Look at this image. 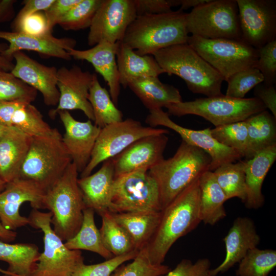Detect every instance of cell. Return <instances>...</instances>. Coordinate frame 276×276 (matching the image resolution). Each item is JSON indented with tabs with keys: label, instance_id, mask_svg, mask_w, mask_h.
<instances>
[{
	"label": "cell",
	"instance_id": "obj_1",
	"mask_svg": "<svg viewBox=\"0 0 276 276\" xmlns=\"http://www.w3.org/2000/svg\"><path fill=\"white\" fill-rule=\"evenodd\" d=\"M199 201L198 178L162 210L158 226L146 246L152 264H163L177 240L193 231L201 222Z\"/></svg>",
	"mask_w": 276,
	"mask_h": 276
},
{
	"label": "cell",
	"instance_id": "obj_2",
	"mask_svg": "<svg viewBox=\"0 0 276 276\" xmlns=\"http://www.w3.org/2000/svg\"><path fill=\"white\" fill-rule=\"evenodd\" d=\"M187 15L178 10L137 15L121 41L140 55H152L171 45L186 43L189 37Z\"/></svg>",
	"mask_w": 276,
	"mask_h": 276
},
{
	"label": "cell",
	"instance_id": "obj_3",
	"mask_svg": "<svg viewBox=\"0 0 276 276\" xmlns=\"http://www.w3.org/2000/svg\"><path fill=\"white\" fill-rule=\"evenodd\" d=\"M211 158L200 148L182 141L174 155L163 159L148 170L157 185L162 209L204 172Z\"/></svg>",
	"mask_w": 276,
	"mask_h": 276
},
{
	"label": "cell",
	"instance_id": "obj_4",
	"mask_svg": "<svg viewBox=\"0 0 276 276\" xmlns=\"http://www.w3.org/2000/svg\"><path fill=\"white\" fill-rule=\"evenodd\" d=\"M152 55L165 73L181 78L193 93L206 97L223 95L222 76L188 43L166 47Z\"/></svg>",
	"mask_w": 276,
	"mask_h": 276
},
{
	"label": "cell",
	"instance_id": "obj_5",
	"mask_svg": "<svg viewBox=\"0 0 276 276\" xmlns=\"http://www.w3.org/2000/svg\"><path fill=\"white\" fill-rule=\"evenodd\" d=\"M78 174L76 165L72 162L46 191L43 199V209L52 213L53 229L63 241L78 233L83 221L85 206L78 184Z\"/></svg>",
	"mask_w": 276,
	"mask_h": 276
},
{
	"label": "cell",
	"instance_id": "obj_6",
	"mask_svg": "<svg viewBox=\"0 0 276 276\" xmlns=\"http://www.w3.org/2000/svg\"><path fill=\"white\" fill-rule=\"evenodd\" d=\"M62 137L55 128L50 134L32 136L19 177L34 181L46 191L55 183L72 163Z\"/></svg>",
	"mask_w": 276,
	"mask_h": 276
},
{
	"label": "cell",
	"instance_id": "obj_7",
	"mask_svg": "<svg viewBox=\"0 0 276 276\" xmlns=\"http://www.w3.org/2000/svg\"><path fill=\"white\" fill-rule=\"evenodd\" d=\"M165 107L169 115L178 117L188 114L198 116L215 127L243 121L266 110L256 97L237 99L223 95L171 103Z\"/></svg>",
	"mask_w": 276,
	"mask_h": 276
},
{
	"label": "cell",
	"instance_id": "obj_8",
	"mask_svg": "<svg viewBox=\"0 0 276 276\" xmlns=\"http://www.w3.org/2000/svg\"><path fill=\"white\" fill-rule=\"evenodd\" d=\"M51 212L33 209L29 225L43 234L44 250L40 253L31 276H71L76 267L84 262L81 251L67 248L51 227Z\"/></svg>",
	"mask_w": 276,
	"mask_h": 276
},
{
	"label": "cell",
	"instance_id": "obj_9",
	"mask_svg": "<svg viewBox=\"0 0 276 276\" xmlns=\"http://www.w3.org/2000/svg\"><path fill=\"white\" fill-rule=\"evenodd\" d=\"M187 43L215 68L224 81L238 72L256 67L258 49L241 40L205 39L189 36Z\"/></svg>",
	"mask_w": 276,
	"mask_h": 276
},
{
	"label": "cell",
	"instance_id": "obj_10",
	"mask_svg": "<svg viewBox=\"0 0 276 276\" xmlns=\"http://www.w3.org/2000/svg\"><path fill=\"white\" fill-rule=\"evenodd\" d=\"M189 34L205 39L241 40L236 0H210L187 13Z\"/></svg>",
	"mask_w": 276,
	"mask_h": 276
},
{
	"label": "cell",
	"instance_id": "obj_11",
	"mask_svg": "<svg viewBox=\"0 0 276 276\" xmlns=\"http://www.w3.org/2000/svg\"><path fill=\"white\" fill-rule=\"evenodd\" d=\"M162 210L158 188L148 169H140L114 178L110 212Z\"/></svg>",
	"mask_w": 276,
	"mask_h": 276
},
{
	"label": "cell",
	"instance_id": "obj_12",
	"mask_svg": "<svg viewBox=\"0 0 276 276\" xmlns=\"http://www.w3.org/2000/svg\"><path fill=\"white\" fill-rule=\"evenodd\" d=\"M168 133L166 129L144 126L132 119L106 126L101 129L89 162L81 173L80 177L89 175L99 164L114 157L136 140L149 135Z\"/></svg>",
	"mask_w": 276,
	"mask_h": 276
},
{
	"label": "cell",
	"instance_id": "obj_13",
	"mask_svg": "<svg viewBox=\"0 0 276 276\" xmlns=\"http://www.w3.org/2000/svg\"><path fill=\"white\" fill-rule=\"evenodd\" d=\"M241 39L259 49L276 39L275 0H236Z\"/></svg>",
	"mask_w": 276,
	"mask_h": 276
},
{
	"label": "cell",
	"instance_id": "obj_14",
	"mask_svg": "<svg viewBox=\"0 0 276 276\" xmlns=\"http://www.w3.org/2000/svg\"><path fill=\"white\" fill-rule=\"evenodd\" d=\"M136 16L133 0H102L89 27L88 45L121 41Z\"/></svg>",
	"mask_w": 276,
	"mask_h": 276
},
{
	"label": "cell",
	"instance_id": "obj_15",
	"mask_svg": "<svg viewBox=\"0 0 276 276\" xmlns=\"http://www.w3.org/2000/svg\"><path fill=\"white\" fill-rule=\"evenodd\" d=\"M145 122L151 127L163 126L172 129L186 143L206 152L211 158L210 171H213L224 164L234 163L243 157L237 151L221 145L213 138L210 128L197 130L183 127L173 121L162 109L150 110Z\"/></svg>",
	"mask_w": 276,
	"mask_h": 276
},
{
	"label": "cell",
	"instance_id": "obj_16",
	"mask_svg": "<svg viewBox=\"0 0 276 276\" xmlns=\"http://www.w3.org/2000/svg\"><path fill=\"white\" fill-rule=\"evenodd\" d=\"M46 192L34 181L18 177L6 183L0 192V221L7 229L14 231L29 223L28 217L19 213L21 205L29 202L33 209H43Z\"/></svg>",
	"mask_w": 276,
	"mask_h": 276
},
{
	"label": "cell",
	"instance_id": "obj_17",
	"mask_svg": "<svg viewBox=\"0 0 276 276\" xmlns=\"http://www.w3.org/2000/svg\"><path fill=\"white\" fill-rule=\"evenodd\" d=\"M96 74L84 71L78 65L70 68L62 66L57 71V87L59 99L55 109L49 111L51 118L59 111L80 110L94 121L91 106L88 101L89 90Z\"/></svg>",
	"mask_w": 276,
	"mask_h": 276
},
{
	"label": "cell",
	"instance_id": "obj_18",
	"mask_svg": "<svg viewBox=\"0 0 276 276\" xmlns=\"http://www.w3.org/2000/svg\"><path fill=\"white\" fill-rule=\"evenodd\" d=\"M168 142L166 134L149 135L141 138L111 158L114 178L137 170L149 169L164 158Z\"/></svg>",
	"mask_w": 276,
	"mask_h": 276
},
{
	"label": "cell",
	"instance_id": "obj_19",
	"mask_svg": "<svg viewBox=\"0 0 276 276\" xmlns=\"http://www.w3.org/2000/svg\"><path fill=\"white\" fill-rule=\"evenodd\" d=\"M57 114L65 128L62 142L72 162L76 165L78 172L81 173L89 162L101 128L90 120L86 122L76 120L67 110L59 111Z\"/></svg>",
	"mask_w": 276,
	"mask_h": 276
},
{
	"label": "cell",
	"instance_id": "obj_20",
	"mask_svg": "<svg viewBox=\"0 0 276 276\" xmlns=\"http://www.w3.org/2000/svg\"><path fill=\"white\" fill-rule=\"evenodd\" d=\"M0 39L9 43L8 47L2 54L11 60L15 53L27 50L45 56L70 60L72 57L68 51L75 49L77 44L73 38H57L53 35L52 32L42 36H32L19 32L0 30Z\"/></svg>",
	"mask_w": 276,
	"mask_h": 276
},
{
	"label": "cell",
	"instance_id": "obj_21",
	"mask_svg": "<svg viewBox=\"0 0 276 276\" xmlns=\"http://www.w3.org/2000/svg\"><path fill=\"white\" fill-rule=\"evenodd\" d=\"M15 63L11 71L16 77L39 91L47 106L57 105L59 92L57 87V68L44 65L22 51L13 55Z\"/></svg>",
	"mask_w": 276,
	"mask_h": 276
},
{
	"label": "cell",
	"instance_id": "obj_22",
	"mask_svg": "<svg viewBox=\"0 0 276 276\" xmlns=\"http://www.w3.org/2000/svg\"><path fill=\"white\" fill-rule=\"evenodd\" d=\"M223 241L225 259L218 266L210 270V276L226 272L239 263L250 249L257 247L260 237L253 220L247 217H239L234 221Z\"/></svg>",
	"mask_w": 276,
	"mask_h": 276
},
{
	"label": "cell",
	"instance_id": "obj_23",
	"mask_svg": "<svg viewBox=\"0 0 276 276\" xmlns=\"http://www.w3.org/2000/svg\"><path fill=\"white\" fill-rule=\"evenodd\" d=\"M118 45L119 42L111 43L103 41L87 50L72 49L68 51L72 58L90 63L96 72L103 77L109 87V93L116 105L118 103L121 89L116 60Z\"/></svg>",
	"mask_w": 276,
	"mask_h": 276
},
{
	"label": "cell",
	"instance_id": "obj_24",
	"mask_svg": "<svg viewBox=\"0 0 276 276\" xmlns=\"http://www.w3.org/2000/svg\"><path fill=\"white\" fill-rule=\"evenodd\" d=\"M114 181L112 158L103 162L102 167L95 173L78 178V184L85 208H90L99 215L109 212Z\"/></svg>",
	"mask_w": 276,
	"mask_h": 276
},
{
	"label": "cell",
	"instance_id": "obj_25",
	"mask_svg": "<svg viewBox=\"0 0 276 276\" xmlns=\"http://www.w3.org/2000/svg\"><path fill=\"white\" fill-rule=\"evenodd\" d=\"M31 138L14 127H4L0 135V176L6 183L19 177Z\"/></svg>",
	"mask_w": 276,
	"mask_h": 276
},
{
	"label": "cell",
	"instance_id": "obj_26",
	"mask_svg": "<svg viewBox=\"0 0 276 276\" xmlns=\"http://www.w3.org/2000/svg\"><path fill=\"white\" fill-rule=\"evenodd\" d=\"M276 159V144L269 146L244 160L246 188L245 205L248 209H257L264 202L262 187L264 179Z\"/></svg>",
	"mask_w": 276,
	"mask_h": 276
},
{
	"label": "cell",
	"instance_id": "obj_27",
	"mask_svg": "<svg viewBox=\"0 0 276 276\" xmlns=\"http://www.w3.org/2000/svg\"><path fill=\"white\" fill-rule=\"evenodd\" d=\"M116 56L120 83L124 88L136 79L165 73L152 55H140L122 41L119 42Z\"/></svg>",
	"mask_w": 276,
	"mask_h": 276
},
{
	"label": "cell",
	"instance_id": "obj_28",
	"mask_svg": "<svg viewBox=\"0 0 276 276\" xmlns=\"http://www.w3.org/2000/svg\"><path fill=\"white\" fill-rule=\"evenodd\" d=\"M128 87L149 111L182 101L179 90L162 82L158 77L136 79L130 82Z\"/></svg>",
	"mask_w": 276,
	"mask_h": 276
},
{
	"label": "cell",
	"instance_id": "obj_29",
	"mask_svg": "<svg viewBox=\"0 0 276 276\" xmlns=\"http://www.w3.org/2000/svg\"><path fill=\"white\" fill-rule=\"evenodd\" d=\"M161 211L111 213L116 221L128 234L135 249L140 250L146 246L156 230L160 219Z\"/></svg>",
	"mask_w": 276,
	"mask_h": 276
},
{
	"label": "cell",
	"instance_id": "obj_30",
	"mask_svg": "<svg viewBox=\"0 0 276 276\" xmlns=\"http://www.w3.org/2000/svg\"><path fill=\"white\" fill-rule=\"evenodd\" d=\"M199 187L201 221L213 225L226 217L224 203L227 200L212 171L204 172L199 177Z\"/></svg>",
	"mask_w": 276,
	"mask_h": 276
},
{
	"label": "cell",
	"instance_id": "obj_31",
	"mask_svg": "<svg viewBox=\"0 0 276 276\" xmlns=\"http://www.w3.org/2000/svg\"><path fill=\"white\" fill-rule=\"evenodd\" d=\"M247 146L244 157L252 158L261 150L276 144V118L265 110L246 119Z\"/></svg>",
	"mask_w": 276,
	"mask_h": 276
},
{
	"label": "cell",
	"instance_id": "obj_32",
	"mask_svg": "<svg viewBox=\"0 0 276 276\" xmlns=\"http://www.w3.org/2000/svg\"><path fill=\"white\" fill-rule=\"evenodd\" d=\"M40 254L33 243L10 244L0 241V261L7 262V270L15 276H31Z\"/></svg>",
	"mask_w": 276,
	"mask_h": 276
},
{
	"label": "cell",
	"instance_id": "obj_33",
	"mask_svg": "<svg viewBox=\"0 0 276 276\" xmlns=\"http://www.w3.org/2000/svg\"><path fill=\"white\" fill-rule=\"evenodd\" d=\"M94 214V210L90 208L84 209L80 229L73 237L65 241L64 244L69 249L90 251L108 260L114 256L103 244L99 229L95 222Z\"/></svg>",
	"mask_w": 276,
	"mask_h": 276
},
{
	"label": "cell",
	"instance_id": "obj_34",
	"mask_svg": "<svg viewBox=\"0 0 276 276\" xmlns=\"http://www.w3.org/2000/svg\"><path fill=\"white\" fill-rule=\"evenodd\" d=\"M88 101L91 106L95 125L102 129L122 121V112L113 102L107 90L99 83L96 75L89 90Z\"/></svg>",
	"mask_w": 276,
	"mask_h": 276
},
{
	"label": "cell",
	"instance_id": "obj_35",
	"mask_svg": "<svg viewBox=\"0 0 276 276\" xmlns=\"http://www.w3.org/2000/svg\"><path fill=\"white\" fill-rule=\"evenodd\" d=\"M213 172L227 200L237 197L245 203L246 188L244 161L224 164Z\"/></svg>",
	"mask_w": 276,
	"mask_h": 276
},
{
	"label": "cell",
	"instance_id": "obj_36",
	"mask_svg": "<svg viewBox=\"0 0 276 276\" xmlns=\"http://www.w3.org/2000/svg\"><path fill=\"white\" fill-rule=\"evenodd\" d=\"M100 215L102 218L100 236L108 251L113 256H118L136 250L128 234L116 221L111 212L106 211Z\"/></svg>",
	"mask_w": 276,
	"mask_h": 276
},
{
	"label": "cell",
	"instance_id": "obj_37",
	"mask_svg": "<svg viewBox=\"0 0 276 276\" xmlns=\"http://www.w3.org/2000/svg\"><path fill=\"white\" fill-rule=\"evenodd\" d=\"M10 127H14L31 136L47 135L54 129L44 121L35 106L26 102L21 103L13 112Z\"/></svg>",
	"mask_w": 276,
	"mask_h": 276
},
{
	"label": "cell",
	"instance_id": "obj_38",
	"mask_svg": "<svg viewBox=\"0 0 276 276\" xmlns=\"http://www.w3.org/2000/svg\"><path fill=\"white\" fill-rule=\"evenodd\" d=\"M239 263L236 276H268L276 266V251L255 247L250 249Z\"/></svg>",
	"mask_w": 276,
	"mask_h": 276
},
{
	"label": "cell",
	"instance_id": "obj_39",
	"mask_svg": "<svg viewBox=\"0 0 276 276\" xmlns=\"http://www.w3.org/2000/svg\"><path fill=\"white\" fill-rule=\"evenodd\" d=\"M211 133L220 144L234 149L244 157L248 141L245 120L215 127L211 129Z\"/></svg>",
	"mask_w": 276,
	"mask_h": 276
},
{
	"label": "cell",
	"instance_id": "obj_40",
	"mask_svg": "<svg viewBox=\"0 0 276 276\" xmlns=\"http://www.w3.org/2000/svg\"><path fill=\"white\" fill-rule=\"evenodd\" d=\"M37 91L13 75L0 69V102L19 101L31 103Z\"/></svg>",
	"mask_w": 276,
	"mask_h": 276
},
{
	"label": "cell",
	"instance_id": "obj_41",
	"mask_svg": "<svg viewBox=\"0 0 276 276\" xmlns=\"http://www.w3.org/2000/svg\"><path fill=\"white\" fill-rule=\"evenodd\" d=\"M102 0H80L61 18L58 25L65 30L89 28Z\"/></svg>",
	"mask_w": 276,
	"mask_h": 276
},
{
	"label": "cell",
	"instance_id": "obj_42",
	"mask_svg": "<svg viewBox=\"0 0 276 276\" xmlns=\"http://www.w3.org/2000/svg\"><path fill=\"white\" fill-rule=\"evenodd\" d=\"M132 260L126 265L119 266L110 276H158L171 270L167 265L152 264L149 259L146 246L140 250Z\"/></svg>",
	"mask_w": 276,
	"mask_h": 276
},
{
	"label": "cell",
	"instance_id": "obj_43",
	"mask_svg": "<svg viewBox=\"0 0 276 276\" xmlns=\"http://www.w3.org/2000/svg\"><path fill=\"white\" fill-rule=\"evenodd\" d=\"M263 75L256 67L247 68L235 73L226 81L227 87L225 95L234 98H244L246 94L263 82Z\"/></svg>",
	"mask_w": 276,
	"mask_h": 276
},
{
	"label": "cell",
	"instance_id": "obj_44",
	"mask_svg": "<svg viewBox=\"0 0 276 276\" xmlns=\"http://www.w3.org/2000/svg\"><path fill=\"white\" fill-rule=\"evenodd\" d=\"M139 250H133L128 254L114 256L105 261L96 264L86 265L84 262L79 264L71 276H110L119 266L127 261L134 259Z\"/></svg>",
	"mask_w": 276,
	"mask_h": 276
},
{
	"label": "cell",
	"instance_id": "obj_45",
	"mask_svg": "<svg viewBox=\"0 0 276 276\" xmlns=\"http://www.w3.org/2000/svg\"><path fill=\"white\" fill-rule=\"evenodd\" d=\"M259 58L256 68L263 75V83L275 85L276 83V39L258 49Z\"/></svg>",
	"mask_w": 276,
	"mask_h": 276
},
{
	"label": "cell",
	"instance_id": "obj_46",
	"mask_svg": "<svg viewBox=\"0 0 276 276\" xmlns=\"http://www.w3.org/2000/svg\"><path fill=\"white\" fill-rule=\"evenodd\" d=\"M211 262L208 259H200L193 263L183 259L172 270L158 276H210Z\"/></svg>",
	"mask_w": 276,
	"mask_h": 276
},
{
	"label": "cell",
	"instance_id": "obj_47",
	"mask_svg": "<svg viewBox=\"0 0 276 276\" xmlns=\"http://www.w3.org/2000/svg\"><path fill=\"white\" fill-rule=\"evenodd\" d=\"M16 32L32 36H42L50 31L43 11H39L26 17L20 23Z\"/></svg>",
	"mask_w": 276,
	"mask_h": 276
},
{
	"label": "cell",
	"instance_id": "obj_48",
	"mask_svg": "<svg viewBox=\"0 0 276 276\" xmlns=\"http://www.w3.org/2000/svg\"><path fill=\"white\" fill-rule=\"evenodd\" d=\"M137 15L156 14L171 12L172 8L180 6V0H133Z\"/></svg>",
	"mask_w": 276,
	"mask_h": 276
},
{
	"label": "cell",
	"instance_id": "obj_49",
	"mask_svg": "<svg viewBox=\"0 0 276 276\" xmlns=\"http://www.w3.org/2000/svg\"><path fill=\"white\" fill-rule=\"evenodd\" d=\"M80 0H55L44 13L47 18L48 27L52 31L61 18Z\"/></svg>",
	"mask_w": 276,
	"mask_h": 276
},
{
	"label": "cell",
	"instance_id": "obj_50",
	"mask_svg": "<svg viewBox=\"0 0 276 276\" xmlns=\"http://www.w3.org/2000/svg\"><path fill=\"white\" fill-rule=\"evenodd\" d=\"M55 0H25L24 7L14 19L12 27L15 31L21 21L27 16L39 11L47 9Z\"/></svg>",
	"mask_w": 276,
	"mask_h": 276
},
{
	"label": "cell",
	"instance_id": "obj_51",
	"mask_svg": "<svg viewBox=\"0 0 276 276\" xmlns=\"http://www.w3.org/2000/svg\"><path fill=\"white\" fill-rule=\"evenodd\" d=\"M255 97L258 98L276 118V89L275 85H266L263 82L254 87Z\"/></svg>",
	"mask_w": 276,
	"mask_h": 276
},
{
	"label": "cell",
	"instance_id": "obj_52",
	"mask_svg": "<svg viewBox=\"0 0 276 276\" xmlns=\"http://www.w3.org/2000/svg\"><path fill=\"white\" fill-rule=\"evenodd\" d=\"M22 102L19 101L0 102V126L10 127L12 115Z\"/></svg>",
	"mask_w": 276,
	"mask_h": 276
},
{
	"label": "cell",
	"instance_id": "obj_53",
	"mask_svg": "<svg viewBox=\"0 0 276 276\" xmlns=\"http://www.w3.org/2000/svg\"><path fill=\"white\" fill-rule=\"evenodd\" d=\"M15 0L0 1V24L10 20L14 16Z\"/></svg>",
	"mask_w": 276,
	"mask_h": 276
},
{
	"label": "cell",
	"instance_id": "obj_54",
	"mask_svg": "<svg viewBox=\"0 0 276 276\" xmlns=\"http://www.w3.org/2000/svg\"><path fill=\"white\" fill-rule=\"evenodd\" d=\"M8 47V43L0 42V69L11 72L14 66V63L12 62V60L6 58L2 54Z\"/></svg>",
	"mask_w": 276,
	"mask_h": 276
},
{
	"label": "cell",
	"instance_id": "obj_55",
	"mask_svg": "<svg viewBox=\"0 0 276 276\" xmlns=\"http://www.w3.org/2000/svg\"><path fill=\"white\" fill-rule=\"evenodd\" d=\"M17 236L15 231L5 228L0 221V240L1 241L10 243L14 241Z\"/></svg>",
	"mask_w": 276,
	"mask_h": 276
},
{
	"label": "cell",
	"instance_id": "obj_56",
	"mask_svg": "<svg viewBox=\"0 0 276 276\" xmlns=\"http://www.w3.org/2000/svg\"><path fill=\"white\" fill-rule=\"evenodd\" d=\"M209 1L210 0H180V8L179 10L183 11L191 8L193 9Z\"/></svg>",
	"mask_w": 276,
	"mask_h": 276
},
{
	"label": "cell",
	"instance_id": "obj_57",
	"mask_svg": "<svg viewBox=\"0 0 276 276\" xmlns=\"http://www.w3.org/2000/svg\"><path fill=\"white\" fill-rule=\"evenodd\" d=\"M6 182L0 176V192L5 188Z\"/></svg>",
	"mask_w": 276,
	"mask_h": 276
},
{
	"label": "cell",
	"instance_id": "obj_58",
	"mask_svg": "<svg viewBox=\"0 0 276 276\" xmlns=\"http://www.w3.org/2000/svg\"><path fill=\"white\" fill-rule=\"evenodd\" d=\"M0 272L2 273L3 274H9V275H12L15 276V275L12 274V273H11L10 272H9V271H8L7 270L3 269L1 268V267H0Z\"/></svg>",
	"mask_w": 276,
	"mask_h": 276
},
{
	"label": "cell",
	"instance_id": "obj_59",
	"mask_svg": "<svg viewBox=\"0 0 276 276\" xmlns=\"http://www.w3.org/2000/svg\"><path fill=\"white\" fill-rule=\"evenodd\" d=\"M4 127L0 126V135L2 134Z\"/></svg>",
	"mask_w": 276,
	"mask_h": 276
},
{
	"label": "cell",
	"instance_id": "obj_60",
	"mask_svg": "<svg viewBox=\"0 0 276 276\" xmlns=\"http://www.w3.org/2000/svg\"><path fill=\"white\" fill-rule=\"evenodd\" d=\"M1 276H14V275H9V274H3L2 275H1Z\"/></svg>",
	"mask_w": 276,
	"mask_h": 276
}]
</instances>
